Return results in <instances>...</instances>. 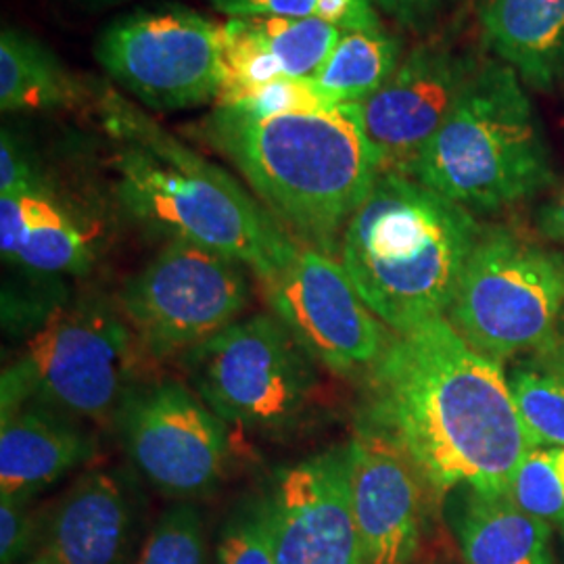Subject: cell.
<instances>
[{
  "label": "cell",
  "mask_w": 564,
  "mask_h": 564,
  "mask_svg": "<svg viewBox=\"0 0 564 564\" xmlns=\"http://www.w3.org/2000/svg\"><path fill=\"white\" fill-rule=\"evenodd\" d=\"M372 377V421L400 442L424 485L440 496L460 485L508 494L535 445L500 364L440 318L395 335Z\"/></svg>",
  "instance_id": "1"
},
{
  "label": "cell",
  "mask_w": 564,
  "mask_h": 564,
  "mask_svg": "<svg viewBox=\"0 0 564 564\" xmlns=\"http://www.w3.org/2000/svg\"><path fill=\"white\" fill-rule=\"evenodd\" d=\"M113 141L111 172L126 214L165 241H184L241 262L258 281L295 249L279 220L223 167L207 162L120 90L90 93Z\"/></svg>",
  "instance_id": "2"
},
{
  "label": "cell",
  "mask_w": 564,
  "mask_h": 564,
  "mask_svg": "<svg viewBox=\"0 0 564 564\" xmlns=\"http://www.w3.org/2000/svg\"><path fill=\"white\" fill-rule=\"evenodd\" d=\"M199 134L293 239L335 258L351 216L383 174L358 105L268 118L214 107Z\"/></svg>",
  "instance_id": "3"
},
{
  "label": "cell",
  "mask_w": 564,
  "mask_h": 564,
  "mask_svg": "<svg viewBox=\"0 0 564 564\" xmlns=\"http://www.w3.org/2000/svg\"><path fill=\"white\" fill-rule=\"evenodd\" d=\"M481 226L419 181L383 172L343 232L339 260L395 335L445 318Z\"/></svg>",
  "instance_id": "4"
},
{
  "label": "cell",
  "mask_w": 564,
  "mask_h": 564,
  "mask_svg": "<svg viewBox=\"0 0 564 564\" xmlns=\"http://www.w3.org/2000/svg\"><path fill=\"white\" fill-rule=\"evenodd\" d=\"M519 74L484 63L412 170L414 181L475 214L542 193L554 178L542 121Z\"/></svg>",
  "instance_id": "5"
},
{
  "label": "cell",
  "mask_w": 564,
  "mask_h": 564,
  "mask_svg": "<svg viewBox=\"0 0 564 564\" xmlns=\"http://www.w3.org/2000/svg\"><path fill=\"white\" fill-rule=\"evenodd\" d=\"M137 347L120 305L97 297L59 305L4 368L0 410L34 402L80 423L116 421Z\"/></svg>",
  "instance_id": "6"
},
{
  "label": "cell",
  "mask_w": 564,
  "mask_h": 564,
  "mask_svg": "<svg viewBox=\"0 0 564 564\" xmlns=\"http://www.w3.org/2000/svg\"><path fill=\"white\" fill-rule=\"evenodd\" d=\"M564 307V253L508 228L481 230L445 321L494 362L540 349Z\"/></svg>",
  "instance_id": "7"
},
{
  "label": "cell",
  "mask_w": 564,
  "mask_h": 564,
  "mask_svg": "<svg viewBox=\"0 0 564 564\" xmlns=\"http://www.w3.org/2000/svg\"><path fill=\"white\" fill-rule=\"evenodd\" d=\"M186 377L226 424L281 433L302 421L316 393V362L272 314L226 326L182 356Z\"/></svg>",
  "instance_id": "8"
},
{
  "label": "cell",
  "mask_w": 564,
  "mask_h": 564,
  "mask_svg": "<svg viewBox=\"0 0 564 564\" xmlns=\"http://www.w3.org/2000/svg\"><path fill=\"white\" fill-rule=\"evenodd\" d=\"M105 74L153 111L218 101L223 25L181 2H151L109 21L93 46Z\"/></svg>",
  "instance_id": "9"
},
{
  "label": "cell",
  "mask_w": 564,
  "mask_h": 564,
  "mask_svg": "<svg viewBox=\"0 0 564 564\" xmlns=\"http://www.w3.org/2000/svg\"><path fill=\"white\" fill-rule=\"evenodd\" d=\"M251 295L241 262L193 242L165 241L123 284L120 310L139 347L167 358L184 356L241 321Z\"/></svg>",
  "instance_id": "10"
},
{
  "label": "cell",
  "mask_w": 564,
  "mask_h": 564,
  "mask_svg": "<svg viewBox=\"0 0 564 564\" xmlns=\"http://www.w3.org/2000/svg\"><path fill=\"white\" fill-rule=\"evenodd\" d=\"M260 284L272 316L326 370L351 377L383 360L391 330L364 303L339 258L297 241Z\"/></svg>",
  "instance_id": "11"
},
{
  "label": "cell",
  "mask_w": 564,
  "mask_h": 564,
  "mask_svg": "<svg viewBox=\"0 0 564 564\" xmlns=\"http://www.w3.org/2000/svg\"><path fill=\"white\" fill-rule=\"evenodd\" d=\"M113 423L128 458L163 496L195 500L223 481L228 429L188 384L163 379L132 387Z\"/></svg>",
  "instance_id": "12"
},
{
  "label": "cell",
  "mask_w": 564,
  "mask_h": 564,
  "mask_svg": "<svg viewBox=\"0 0 564 564\" xmlns=\"http://www.w3.org/2000/svg\"><path fill=\"white\" fill-rule=\"evenodd\" d=\"M479 63L445 41H424L402 57L393 76L358 105L364 134L383 172L412 176L424 147L477 76Z\"/></svg>",
  "instance_id": "13"
},
{
  "label": "cell",
  "mask_w": 564,
  "mask_h": 564,
  "mask_svg": "<svg viewBox=\"0 0 564 564\" xmlns=\"http://www.w3.org/2000/svg\"><path fill=\"white\" fill-rule=\"evenodd\" d=\"M347 445L351 510L364 564H410L421 544L423 487L400 442L377 421Z\"/></svg>",
  "instance_id": "14"
},
{
  "label": "cell",
  "mask_w": 564,
  "mask_h": 564,
  "mask_svg": "<svg viewBox=\"0 0 564 564\" xmlns=\"http://www.w3.org/2000/svg\"><path fill=\"white\" fill-rule=\"evenodd\" d=\"M270 496L276 564H364L351 510L347 445L282 468Z\"/></svg>",
  "instance_id": "15"
},
{
  "label": "cell",
  "mask_w": 564,
  "mask_h": 564,
  "mask_svg": "<svg viewBox=\"0 0 564 564\" xmlns=\"http://www.w3.org/2000/svg\"><path fill=\"white\" fill-rule=\"evenodd\" d=\"M2 260L39 276H82L101 256V228L46 176L0 195Z\"/></svg>",
  "instance_id": "16"
},
{
  "label": "cell",
  "mask_w": 564,
  "mask_h": 564,
  "mask_svg": "<svg viewBox=\"0 0 564 564\" xmlns=\"http://www.w3.org/2000/svg\"><path fill=\"white\" fill-rule=\"evenodd\" d=\"M0 419V496L32 500L97 452L86 424L48 405L23 402Z\"/></svg>",
  "instance_id": "17"
},
{
  "label": "cell",
  "mask_w": 564,
  "mask_h": 564,
  "mask_svg": "<svg viewBox=\"0 0 564 564\" xmlns=\"http://www.w3.org/2000/svg\"><path fill=\"white\" fill-rule=\"evenodd\" d=\"M132 529V502L111 470L95 468L65 491L51 521L57 564H121Z\"/></svg>",
  "instance_id": "18"
},
{
  "label": "cell",
  "mask_w": 564,
  "mask_h": 564,
  "mask_svg": "<svg viewBox=\"0 0 564 564\" xmlns=\"http://www.w3.org/2000/svg\"><path fill=\"white\" fill-rule=\"evenodd\" d=\"M444 500L464 564H556L550 524L527 514L508 494L460 485Z\"/></svg>",
  "instance_id": "19"
},
{
  "label": "cell",
  "mask_w": 564,
  "mask_h": 564,
  "mask_svg": "<svg viewBox=\"0 0 564 564\" xmlns=\"http://www.w3.org/2000/svg\"><path fill=\"white\" fill-rule=\"evenodd\" d=\"M485 41L535 90L564 78V0H477Z\"/></svg>",
  "instance_id": "20"
},
{
  "label": "cell",
  "mask_w": 564,
  "mask_h": 564,
  "mask_svg": "<svg viewBox=\"0 0 564 564\" xmlns=\"http://www.w3.org/2000/svg\"><path fill=\"white\" fill-rule=\"evenodd\" d=\"M90 99L80 78L34 36L4 28L0 34L2 113H51Z\"/></svg>",
  "instance_id": "21"
},
{
  "label": "cell",
  "mask_w": 564,
  "mask_h": 564,
  "mask_svg": "<svg viewBox=\"0 0 564 564\" xmlns=\"http://www.w3.org/2000/svg\"><path fill=\"white\" fill-rule=\"evenodd\" d=\"M402 61V42L383 30L343 32L330 57L312 78L324 99L362 105L377 95Z\"/></svg>",
  "instance_id": "22"
},
{
  "label": "cell",
  "mask_w": 564,
  "mask_h": 564,
  "mask_svg": "<svg viewBox=\"0 0 564 564\" xmlns=\"http://www.w3.org/2000/svg\"><path fill=\"white\" fill-rule=\"evenodd\" d=\"M281 76L314 78L343 36L341 28L316 18H239Z\"/></svg>",
  "instance_id": "23"
},
{
  "label": "cell",
  "mask_w": 564,
  "mask_h": 564,
  "mask_svg": "<svg viewBox=\"0 0 564 564\" xmlns=\"http://www.w3.org/2000/svg\"><path fill=\"white\" fill-rule=\"evenodd\" d=\"M232 18H316L330 21L343 32L383 30L381 11L372 0H209Z\"/></svg>",
  "instance_id": "24"
},
{
  "label": "cell",
  "mask_w": 564,
  "mask_h": 564,
  "mask_svg": "<svg viewBox=\"0 0 564 564\" xmlns=\"http://www.w3.org/2000/svg\"><path fill=\"white\" fill-rule=\"evenodd\" d=\"M508 383L531 444L564 445L563 379L540 366H519Z\"/></svg>",
  "instance_id": "25"
},
{
  "label": "cell",
  "mask_w": 564,
  "mask_h": 564,
  "mask_svg": "<svg viewBox=\"0 0 564 564\" xmlns=\"http://www.w3.org/2000/svg\"><path fill=\"white\" fill-rule=\"evenodd\" d=\"M508 496L527 514L564 527V445L533 447L519 466Z\"/></svg>",
  "instance_id": "26"
},
{
  "label": "cell",
  "mask_w": 564,
  "mask_h": 564,
  "mask_svg": "<svg viewBox=\"0 0 564 564\" xmlns=\"http://www.w3.org/2000/svg\"><path fill=\"white\" fill-rule=\"evenodd\" d=\"M214 564H276L272 496L251 500L224 527Z\"/></svg>",
  "instance_id": "27"
},
{
  "label": "cell",
  "mask_w": 564,
  "mask_h": 564,
  "mask_svg": "<svg viewBox=\"0 0 564 564\" xmlns=\"http://www.w3.org/2000/svg\"><path fill=\"white\" fill-rule=\"evenodd\" d=\"M137 564H205L199 510L193 505H178L163 512L142 545Z\"/></svg>",
  "instance_id": "28"
},
{
  "label": "cell",
  "mask_w": 564,
  "mask_h": 564,
  "mask_svg": "<svg viewBox=\"0 0 564 564\" xmlns=\"http://www.w3.org/2000/svg\"><path fill=\"white\" fill-rule=\"evenodd\" d=\"M216 107H230L249 116L268 118L297 111H321L337 105L324 99L314 80L282 76L253 88L224 95L216 101Z\"/></svg>",
  "instance_id": "29"
},
{
  "label": "cell",
  "mask_w": 564,
  "mask_h": 564,
  "mask_svg": "<svg viewBox=\"0 0 564 564\" xmlns=\"http://www.w3.org/2000/svg\"><path fill=\"white\" fill-rule=\"evenodd\" d=\"M30 502L0 496V564H23L36 554L39 519Z\"/></svg>",
  "instance_id": "30"
},
{
  "label": "cell",
  "mask_w": 564,
  "mask_h": 564,
  "mask_svg": "<svg viewBox=\"0 0 564 564\" xmlns=\"http://www.w3.org/2000/svg\"><path fill=\"white\" fill-rule=\"evenodd\" d=\"M375 7L414 34H429L452 15L463 0H372Z\"/></svg>",
  "instance_id": "31"
},
{
  "label": "cell",
  "mask_w": 564,
  "mask_h": 564,
  "mask_svg": "<svg viewBox=\"0 0 564 564\" xmlns=\"http://www.w3.org/2000/svg\"><path fill=\"white\" fill-rule=\"evenodd\" d=\"M44 178L41 165L25 144L9 130L2 128L0 137V195L20 193Z\"/></svg>",
  "instance_id": "32"
},
{
  "label": "cell",
  "mask_w": 564,
  "mask_h": 564,
  "mask_svg": "<svg viewBox=\"0 0 564 564\" xmlns=\"http://www.w3.org/2000/svg\"><path fill=\"white\" fill-rule=\"evenodd\" d=\"M535 360L542 370L564 381V307L550 337L535 349Z\"/></svg>",
  "instance_id": "33"
},
{
  "label": "cell",
  "mask_w": 564,
  "mask_h": 564,
  "mask_svg": "<svg viewBox=\"0 0 564 564\" xmlns=\"http://www.w3.org/2000/svg\"><path fill=\"white\" fill-rule=\"evenodd\" d=\"M538 230L545 241L564 247V186L540 209Z\"/></svg>",
  "instance_id": "34"
},
{
  "label": "cell",
  "mask_w": 564,
  "mask_h": 564,
  "mask_svg": "<svg viewBox=\"0 0 564 564\" xmlns=\"http://www.w3.org/2000/svg\"><path fill=\"white\" fill-rule=\"evenodd\" d=\"M74 2H76V7H80L84 11H93V13H97V11L116 9V7L126 4V2H130V0H74Z\"/></svg>",
  "instance_id": "35"
},
{
  "label": "cell",
  "mask_w": 564,
  "mask_h": 564,
  "mask_svg": "<svg viewBox=\"0 0 564 564\" xmlns=\"http://www.w3.org/2000/svg\"><path fill=\"white\" fill-rule=\"evenodd\" d=\"M23 564H57V561H55V556H53V552L48 550V545L44 547V550H41V552H36L30 561H25Z\"/></svg>",
  "instance_id": "36"
},
{
  "label": "cell",
  "mask_w": 564,
  "mask_h": 564,
  "mask_svg": "<svg viewBox=\"0 0 564 564\" xmlns=\"http://www.w3.org/2000/svg\"><path fill=\"white\" fill-rule=\"evenodd\" d=\"M563 538H564V527H563Z\"/></svg>",
  "instance_id": "37"
}]
</instances>
